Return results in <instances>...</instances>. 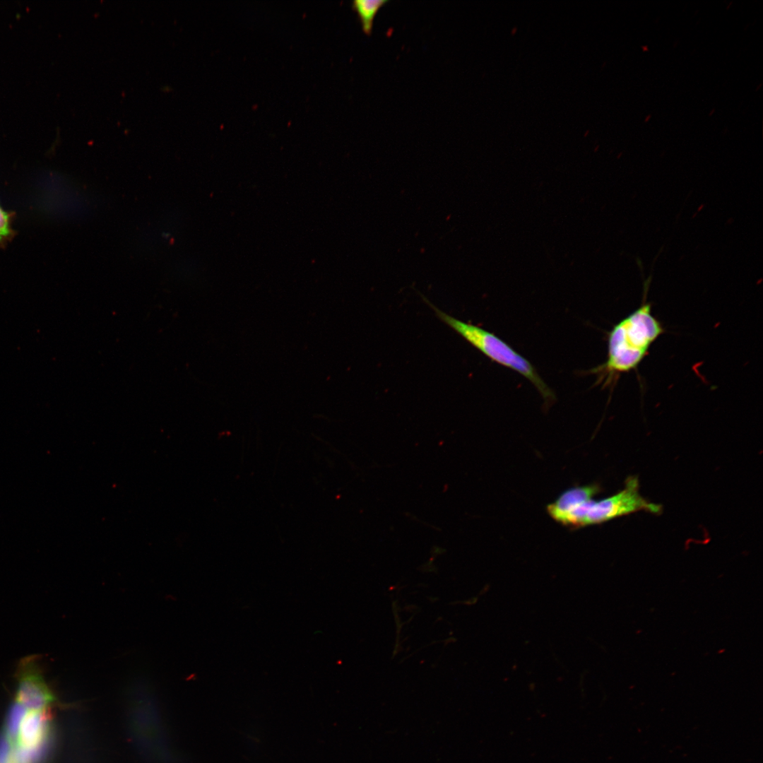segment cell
I'll list each match as a JSON object with an SVG mask.
<instances>
[{
    "mask_svg": "<svg viewBox=\"0 0 763 763\" xmlns=\"http://www.w3.org/2000/svg\"><path fill=\"white\" fill-rule=\"evenodd\" d=\"M637 477H629L617 493L596 501L598 485L572 487L547 506L548 514L557 523L570 528L600 524L639 511L658 514L659 504L646 500L639 492Z\"/></svg>",
    "mask_w": 763,
    "mask_h": 763,
    "instance_id": "obj_1",
    "label": "cell"
},
{
    "mask_svg": "<svg viewBox=\"0 0 763 763\" xmlns=\"http://www.w3.org/2000/svg\"><path fill=\"white\" fill-rule=\"evenodd\" d=\"M651 279L649 276L644 282V298L639 307L609 332L607 360L591 370L597 375V383L603 387L615 385L622 374L637 369L648 355L651 345L665 331L661 321L652 314L651 304L645 300Z\"/></svg>",
    "mask_w": 763,
    "mask_h": 763,
    "instance_id": "obj_2",
    "label": "cell"
},
{
    "mask_svg": "<svg viewBox=\"0 0 763 763\" xmlns=\"http://www.w3.org/2000/svg\"><path fill=\"white\" fill-rule=\"evenodd\" d=\"M437 317L483 354L528 379L538 389L548 403L555 400L551 389L540 377L530 362L494 333L480 327L457 319L428 302Z\"/></svg>",
    "mask_w": 763,
    "mask_h": 763,
    "instance_id": "obj_3",
    "label": "cell"
},
{
    "mask_svg": "<svg viewBox=\"0 0 763 763\" xmlns=\"http://www.w3.org/2000/svg\"><path fill=\"white\" fill-rule=\"evenodd\" d=\"M126 719L133 742L144 759L150 763L175 762L158 709L146 691L136 690L131 696Z\"/></svg>",
    "mask_w": 763,
    "mask_h": 763,
    "instance_id": "obj_4",
    "label": "cell"
},
{
    "mask_svg": "<svg viewBox=\"0 0 763 763\" xmlns=\"http://www.w3.org/2000/svg\"><path fill=\"white\" fill-rule=\"evenodd\" d=\"M16 678L18 685L16 700L27 709L39 711L49 709L56 700L45 681L38 656H28L22 658L17 666Z\"/></svg>",
    "mask_w": 763,
    "mask_h": 763,
    "instance_id": "obj_5",
    "label": "cell"
},
{
    "mask_svg": "<svg viewBox=\"0 0 763 763\" xmlns=\"http://www.w3.org/2000/svg\"><path fill=\"white\" fill-rule=\"evenodd\" d=\"M52 735L49 709L27 711L13 746H32Z\"/></svg>",
    "mask_w": 763,
    "mask_h": 763,
    "instance_id": "obj_6",
    "label": "cell"
},
{
    "mask_svg": "<svg viewBox=\"0 0 763 763\" xmlns=\"http://www.w3.org/2000/svg\"><path fill=\"white\" fill-rule=\"evenodd\" d=\"M388 2V0H355L353 2V8L366 35L372 33L377 13Z\"/></svg>",
    "mask_w": 763,
    "mask_h": 763,
    "instance_id": "obj_7",
    "label": "cell"
},
{
    "mask_svg": "<svg viewBox=\"0 0 763 763\" xmlns=\"http://www.w3.org/2000/svg\"><path fill=\"white\" fill-rule=\"evenodd\" d=\"M26 712L27 709L17 700H15L9 708L6 718L5 734L12 745L16 739L20 723Z\"/></svg>",
    "mask_w": 763,
    "mask_h": 763,
    "instance_id": "obj_8",
    "label": "cell"
},
{
    "mask_svg": "<svg viewBox=\"0 0 763 763\" xmlns=\"http://www.w3.org/2000/svg\"><path fill=\"white\" fill-rule=\"evenodd\" d=\"M10 234L8 216L0 208V239L7 237Z\"/></svg>",
    "mask_w": 763,
    "mask_h": 763,
    "instance_id": "obj_9",
    "label": "cell"
}]
</instances>
